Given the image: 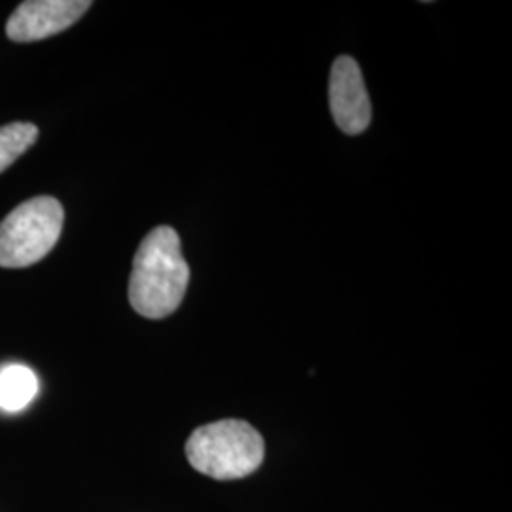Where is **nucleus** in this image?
<instances>
[{"mask_svg":"<svg viewBox=\"0 0 512 512\" xmlns=\"http://www.w3.org/2000/svg\"><path fill=\"white\" fill-rule=\"evenodd\" d=\"M90 6L88 0H27L8 19L6 35L14 42L54 37L74 25Z\"/></svg>","mask_w":512,"mask_h":512,"instance_id":"nucleus-5","label":"nucleus"},{"mask_svg":"<svg viewBox=\"0 0 512 512\" xmlns=\"http://www.w3.org/2000/svg\"><path fill=\"white\" fill-rule=\"evenodd\" d=\"M266 456L264 439L251 423L220 420L196 429L186 442L190 465L215 480L253 475Z\"/></svg>","mask_w":512,"mask_h":512,"instance_id":"nucleus-2","label":"nucleus"},{"mask_svg":"<svg viewBox=\"0 0 512 512\" xmlns=\"http://www.w3.org/2000/svg\"><path fill=\"white\" fill-rule=\"evenodd\" d=\"M329 103L336 126L346 135H359L370 126L372 105L359 63L340 55L330 71Z\"/></svg>","mask_w":512,"mask_h":512,"instance_id":"nucleus-4","label":"nucleus"},{"mask_svg":"<svg viewBox=\"0 0 512 512\" xmlns=\"http://www.w3.org/2000/svg\"><path fill=\"white\" fill-rule=\"evenodd\" d=\"M65 211L52 196L18 205L0 222V268H27L40 262L59 241Z\"/></svg>","mask_w":512,"mask_h":512,"instance_id":"nucleus-3","label":"nucleus"},{"mask_svg":"<svg viewBox=\"0 0 512 512\" xmlns=\"http://www.w3.org/2000/svg\"><path fill=\"white\" fill-rule=\"evenodd\" d=\"M38 380L31 368L10 365L0 370V408L19 412L35 399Z\"/></svg>","mask_w":512,"mask_h":512,"instance_id":"nucleus-6","label":"nucleus"},{"mask_svg":"<svg viewBox=\"0 0 512 512\" xmlns=\"http://www.w3.org/2000/svg\"><path fill=\"white\" fill-rule=\"evenodd\" d=\"M190 281L181 238L171 226L154 228L139 245L129 277V304L147 319H164L183 304Z\"/></svg>","mask_w":512,"mask_h":512,"instance_id":"nucleus-1","label":"nucleus"},{"mask_svg":"<svg viewBox=\"0 0 512 512\" xmlns=\"http://www.w3.org/2000/svg\"><path fill=\"white\" fill-rule=\"evenodd\" d=\"M38 128L27 122H14L0 128V173L37 143Z\"/></svg>","mask_w":512,"mask_h":512,"instance_id":"nucleus-7","label":"nucleus"}]
</instances>
